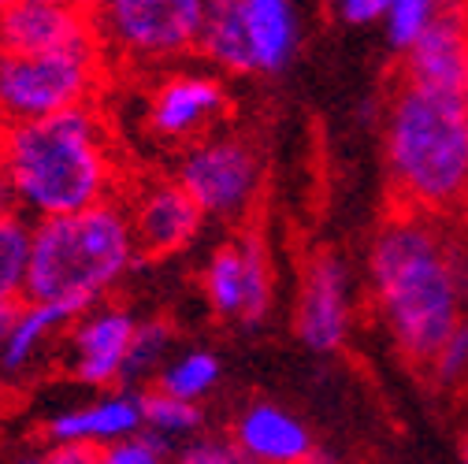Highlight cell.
I'll return each mask as SVG.
<instances>
[{
  "label": "cell",
  "mask_w": 468,
  "mask_h": 464,
  "mask_svg": "<svg viewBox=\"0 0 468 464\" xmlns=\"http://www.w3.org/2000/svg\"><path fill=\"white\" fill-rule=\"evenodd\" d=\"M394 64L409 82L468 100V5H435L424 34L398 52Z\"/></svg>",
  "instance_id": "13"
},
{
  "label": "cell",
  "mask_w": 468,
  "mask_h": 464,
  "mask_svg": "<svg viewBox=\"0 0 468 464\" xmlns=\"http://www.w3.org/2000/svg\"><path fill=\"white\" fill-rule=\"evenodd\" d=\"M197 56L227 68V71H261V56L257 41L250 30L246 16V0H212L205 5V23L197 37Z\"/></svg>",
  "instance_id": "17"
},
{
  "label": "cell",
  "mask_w": 468,
  "mask_h": 464,
  "mask_svg": "<svg viewBox=\"0 0 468 464\" xmlns=\"http://www.w3.org/2000/svg\"><path fill=\"white\" fill-rule=\"evenodd\" d=\"M108 82L112 68L101 45L37 56L0 52V127L93 108L108 93Z\"/></svg>",
  "instance_id": "5"
},
{
  "label": "cell",
  "mask_w": 468,
  "mask_h": 464,
  "mask_svg": "<svg viewBox=\"0 0 468 464\" xmlns=\"http://www.w3.org/2000/svg\"><path fill=\"white\" fill-rule=\"evenodd\" d=\"M305 464H324V460H320V457H316V453H313V457H309V460H305Z\"/></svg>",
  "instance_id": "33"
},
{
  "label": "cell",
  "mask_w": 468,
  "mask_h": 464,
  "mask_svg": "<svg viewBox=\"0 0 468 464\" xmlns=\"http://www.w3.org/2000/svg\"><path fill=\"white\" fill-rule=\"evenodd\" d=\"M246 16L257 41L261 71H275L294 48V16L282 0H246Z\"/></svg>",
  "instance_id": "20"
},
{
  "label": "cell",
  "mask_w": 468,
  "mask_h": 464,
  "mask_svg": "<svg viewBox=\"0 0 468 464\" xmlns=\"http://www.w3.org/2000/svg\"><path fill=\"white\" fill-rule=\"evenodd\" d=\"M30 235L34 223H27V216L0 219V309H19L27 301Z\"/></svg>",
  "instance_id": "19"
},
{
  "label": "cell",
  "mask_w": 468,
  "mask_h": 464,
  "mask_svg": "<svg viewBox=\"0 0 468 464\" xmlns=\"http://www.w3.org/2000/svg\"><path fill=\"white\" fill-rule=\"evenodd\" d=\"M134 264L138 249L120 201L41 219L30 235L27 301L82 316L86 309L101 305Z\"/></svg>",
  "instance_id": "4"
},
{
  "label": "cell",
  "mask_w": 468,
  "mask_h": 464,
  "mask_svg": "<svg viewBox=\"0 0 468 464\" xmlns=\"http://www.w3.org/2000/svg\"><path fill=\"white\" fill-rule=\"evenodd\" d=\"M175 179L186 186V194L201 205V212L212 216H239L242 208H253V190L261 183V153L257 142L239 134H219L205 142L201 149L179 156Z\"/></svg>",
  "instance_id": "9"
},
{
  "label": "cell",
  "mask_w": 468,
  "mask_h": 464,
  "mask_svg": "<svg viewBox=\"0 0 468 464\" xmlns=\"http://www.w3.org/2000/svg\"><path fill=\"white\" fill-rule=\"evenodd\" d=\"M138 320L120 301H101L71 320L64 331V368L75 383L112 386L123 383L127 357L134 342Z\"/></svg>",
  "instance_id": "11"
},
{
  "label": "cell",
  "mask_w": 468,
  "mask_h": 464,
  "mask_svg": "<svg viewBox=\"0 0 468 464\" xmlns=\"http://www.w3.org/2000/svg\"><path fill=\"white\" fill-rule=\"evenodd\" d=\"M171 323L167 320H138V331H134V342H131V357H127V375L123 379H134L142 372H149L160 353L167 350V342H171Z\"/></svg>",
  "instance_id": "23"
},
{
  "label": "cell",
  "mask_w": 468,
  "mask_h": 464,
  "mask_svg": "<svg viewBox=\"0 0 468 464\" xmlns=\"http://www.w3.org/2000/svg\"><path fill=\"white\" fill-rule=\"evenodd\" d=\"M97 464H167L164 438H156V435H134L127 442H115V446L101 449Z\"/></svg>",
  "instance_id": "25"
},
{
  "label": "cell",
  "mask_w": 468,
  "mask_h": 464,
  "mask_svg": "<svg viewBox=\"0 0 468 464\" xmlns=\"http://www.w3.org/2000/svg\"><path fill=\"white\" fill-rule=\"evenodd\" d=\"M468 230L435 219H387L368 253L372 298L390 327L398 353L424 386L468 320Z\"/></svg>",
  "instance_id": "1"
},
{
  "label": "cell",
  "mask_w": 468,
  "mask_h": 464,
  "mask_svg": "<svg viewBox=\"0 0 468 464\" xmlns=\"http://www.w3.org/2000/svg\"><path fill=\"white\" fill-rule=\"evenodd\" d=\"M387 16H390V41L405 52L409 45L424 34L428 19L435 16V5H431V0H398V5H390Z\"/></svg>",
  "instance_id": "24"
},
{
  "label": "cell",
  "mask_w": 468,
  "mask_h": 464,
  "mask_svg": "<svg viewBox=\"0 0 468 464\" xmlns=\"http://www.w3.org/2000/svg\"><path fill=\"white\" fill-rule=\"evenodd\" d=\"M216 375H219L216 357H208V353H190V357L175 361V364H167V368L160 372L156 390L179 397V401H194V397H201V394L216 383Z\"/></svg>",
  "instance_id": "22"
},
{
  "label": "cell",
  "mask_w": 468,
  "mask_h": 464,
  "mask_svg": "<svg viewBox=\"0 0 468 464\" xmlns=\"http://www.w3.org/2000/svg\"><path fill=\"white\" fill-rule=\"evenodd\" d=\"M97 41L93 5L71 0H5L0 5V52H71Z\"/></svg>",
  "instance_id": "12"
},
{
  "label": "cell",
  "mask_w": 468,
  "mask_h": 464,
  "mask_svg": "<svg viewBox=\"0 0 468 464\" xmlns=\"http://www.w3.org/2000/svg\"><path fill=\"white\" fill-rule=\"evenodd\" d=\"M8 216H23V212H19V197H16L12 179L0 171V219H8Z\"/></svg>",
  "instance_id": "29"
},
{
  "label": "cell",
  "mask_w": 468,
  "mask_h": 464,
  "mask_svg": "<svg viewBox=\"0 0 468 464\" xmlns=\"http://www.w3.org/2000/svg\"><path fill=\"white\" fill-rule=\"evenodd\" d=\"M12 464H41V457H19V460H12Z\"/></svg>",
  "instance_id": "31"
},
{
  "label": "cell",
  "mask_w": 468,
  "mask_h": 464,
  "mask_svg": "<svg viewBox=\"0 0 468 464\" xmlns=\"http://www.w3.org/2000/svg\"><path fill=\"white\" fill-rule=\"evenodd\" d=\"M142 431V401L131 394H104L90 405H75L68 413H56L45 424L52 446H90L108 449L115 442H127Z\"/></svg>",
  "instance_id": "14"
},
{
  "label": "cell",
  "mask_w": 468,
  "mask_h": 464,
  "mask_svg": "<svg viewBox=\"0 0 468 464\" xmlns=\"http://www.w3.org/2000/svg\"><path fill=\"white\" fill-rule=\"evenodd\" d=\"M298 331L316 350H335L346 334V301H342V268L331 249L316 246L302 260V301Z\"/></svg>",
  "instance_id": "15"
},
{
  "label": "cell",
  "mask_w": 468,
  "mask_h": 464,
  "mask_svg": "<svg viewBox=\"0 0 468 464\" xmlns=\"http://www.w3.org/2000/svg\"><path fill=\"white\" fill-rule=\"evenodd\" d=\"M142 424L149 427V435H175V431H194L201 424V409L194 401H179L164 390H145L142 397Z\"/></svg>",
  "instance_id": "21"
},
{
  "label": "cell",
  "mask_w": 468,
  "mask_h": 464,
  "mask_svg": "<svg viewBox=\"0 0 468 464\" xmlns=\"http://www.w3.org/2000/svg\"><path fill=\"white\" fill-rule=\"evenodd\" d=\"M0 171L16 186L19 212L37 223L123 201L134 179L104 104L0 127Z\"/></svg>",
  "instance_id": "3"
},
{
  "label": "cell",
  "mask_w": 468,
  "mask_h": 464,
  "mask_svg": "<svg viewBox=\"0 0 468 464\" xmlns=\"http://www.w3.org/2000/svg\"><path fill=\"white\" fill-rule=\"evenodd\" d=\"M120 205L131 219L138 260L145 264L167 260L186 249L205 219L201 205L186 194V186L175 175H164V171H134Z\"/></svg>",
  "instance_id": "8"
},
{
  "label": "cell",
  "mask_w": 468,
  "mask_h": 464,
  "mask_svg": "<svg viewBox=\"0 0 468 464\" xmlns=\"http://www.w3.org/2000/svg\"><path fill=\"white\" fill-rule=\"evenodd\" d=\"M205 23L201 0H112L93 5L97 41L115 71H156L179 56H197Z\"/></svg>",
  "instance_id": "6"
},
{
  "label": "cell",
  "mask_w": 468,
  "mask_h": 464,
  "mask_svg": "<svg viewBox=\"0 0 468 464\" xmlns=\"http://www.w3.org/2000/svg\"><path fill=\"white\" fill-rule=\"evenodd\" d=\"M387 12H390V5H383V0H346V5L338 8V16L346 23H372Z\"/></svg>",
  "instance_id": "28"
},
{
  "label": "cell",
  "mask_w": 468,
  "mask_h": 464,
  "mask_svg": "<svg viewBox=\"0 0 468 464\" xmlns=\"http://www.w3.org/2000/svg\"><path fill=\"white\" fill-rule=\"evenodd\" d=\"M257 216H261V208L253 205L239 227V238H227L205 264V279H201L205 298H208L212 312L223 320L239 316L246 323H257L271 298L264 235L257 227Z\"/></svg>",
  "instance_id": "10"
},
{
  "label": "cell",
  "mask_w": 468,
  "mask_h": 464,
  "mask_svg": "<svg viewBox=\"0 0 468 464\" xmlns=\"http://www.w3.org/2000/svg\"><path fill=\"white\" fill-rule=\"evenodd\" d=\"M12 320H16V309H0V345H5V338H8Z\"/></svg>",
  "instance_id": "30"
},
{
  "label": "cell",
  "mask_w": 468,
  "mask_h": 464,
  "mask_svg": "<svg viewBox=\"0 0 468 464\" xmlns=\"http://www.w3.org/2000/svg\"><path fill=\"white\" fill-rule=\"evenodd\" d=\"M230 446L253 464H305L313 457V442L298 420L271 409V405H253L246 417L234 424Z\"/></svg>",
  "instance_id": "16"
},
{
  "label": "cell",
  "mask_w": 468,
  "mask_h": 464,
  "mask_svg": "<svg viewBox=\"0 0 468 464\" xmlns=\"http://www.w3.org/2000/svg\"><path fill=\"white\" fill-rule=\"evenodd\" d=\"M101 449L90 446H48L41 453V464H97Z\"/></svg>",
  "instance_id": "27"
},
{
  "label": "cell",
  "mask_w": 468,
  "mask_h": 464,
  "mask_svg": "<svg viewBox=\"0 0 468 464\" xmlns=\"http://www.w3.org/2000/svg\"><path fill=\"white\" fill-rule=\"evenodd\" d=\"M461 453H464V464H468V431H464V442H461Z\"/></svg>",
  "instance_id": "32"
},
{
  "label": "cell",
  "mask_w": 468,
  "mask_h": 464,
  "mask_svg": "<svg viewBox=\"0 0 468 464\" xmlns=\"http://www.w3.org/2000/svg\"><path fill=\"white\" fill-rule=\"evenodd\" d=\"M230 120L234 100L208 75L160 71L145 93V134L179 156L227 134Z\"/></svg>",
  "instance_id": "7"
},
{
  "label": "cell",
  "mask_w": 468,
  "mask_h": 464,
  "mask_svg": "<svg viewBox=\"0 0 468 464\" xmlns=\"http://www.w3.org/2000/svg\"><path fill=\"white\" fill-rule=\"evenodd\" d=\"M71 312L56 309V305H34L23 301L16 309V320L8 327V338L0 345V379H19L27 375L68 327H71Z\"/></svg>",
  "instance_id": "18"
},
{
  "label": "cell",
  "mask_w": 468,
  "mask_h": 464,
  "mask_svg": "<svg viewBox=\"0 0 468 464\" xmlns=\"http://www.w3.org/2000/svg\"><path fill=\"white\" fill-rule=\"evenodd\" d=\"M175 464H253V460H246L230 442H197L186 453H179Z\"/></svg>",
  "instance_id": "26"
},
{
  "label": "cell",
  "mask_w": 468,
  "mask_h": 464,
  "mask_svg": "<svg viewBox=\"0 0 468 464\" xmlns=\"http://www.w3.org/2000/svg\"><path fill=\"white\" fill-rule=\"evenodd\" d=\"M387 219H435L468 230V100L383 71Z\"/></svg>",
  "instance_id": "2"
}]
</instances>
